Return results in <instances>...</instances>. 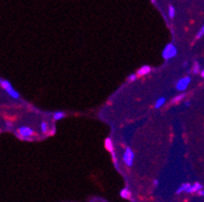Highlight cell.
<instances>
[{
  "label": "cell",
  "instance_id": "cell-8",
  "mask_svg": "<svg viewBox=\"0 0 204 202\" xmlns=\"http://www.w3.org/2000/svg\"><path fill=\"white\" fill-rule=\"evenodd\" d=\"M120 196L124 199H130L131 198V192H130L128 188H124V189H122L121 192H120Z\"/></svg>",
  "mask_w": 204,
  "mask_h": 202
},
{
  "label": "cell",
  "instance_id": "cell-4",
  "mask_svg": "<svg viewBox=\"0 0 204 202\" xmlns=\"http://www.w3.org/2000/svg\"><path fill=\"white\" fill-rule=\"evenodd\" d=\"M191 83V77L190 76H186V77H183L181 78L180 80L177 82L176 84V89L178 91H185L187 88H188V86L190 85Z\"/></svg>",
  "mask_w": 204,
  "mask_h": 202
},
{
  "label": "cell",
  "instance_id": "cell-12",
  "mask_svg": "<svg viewBox=\"0 0 204 202\" xmlns=\"http://www.w3.org/2000/svg\"><path fill=\"white\" fill-rule=\"evenodd\" d=\"M106 148H107L108 151H110L111 153L114 152V147H113V142L111 139H107L106 140Z\"/></svg>",
  "mask_w": 204,
  "mask_h": 202
},
{
  "label": "cell",
  "instance_id": "cell-2",
  "mask_svg": "<svg viewBox=\"0 0 204 202\" xmlns=\"http://www.w3.org/2000/svg\"><path fill=\"white\" fill-rule=\"evenodd\" d=\"M177 54H178V51H177L176 46L174 45V44L170 43L164 47V49L163 51V58L166 61H168V60H171V59L175 58L177 56Z\"/></svg>",
  "mask_w": 204,
  "mask_h": 202
},
{
  "label": "cell",
  "instance_id": "cell-16",
  "mask_svg": "<svg viewBox=\"0 0 204 202\" xmlns=\"http://www.w3.org/2000/svg\"><path fill=\"white\" fill-rule=\"evenodd\" d=\"M41 129H42V132H43L44 134H46V132H48V124H47V122H42V124H41Z\"/></svg>",
  "mask_w": 204,
  "mask_h": 202
},
{
  "label": "cell",
  "instance_id": "cell-20",
  "mask_svg": "<svg viewBox=\"0 0 204 202\" xmlns=\"http://www.w3.org/2000/svg\"><path fill=\"white\" fill-rule=\"evenodd\" d=\"M197 193L199 194L200 196H203V194H204V191H203V188H201L200 190H198L197 191Z\"/></svg>",
  "mask_w": 204,
  "mask_h": 202
},
{
  "label": "cell",
  "instance_id": "cell-13",
  "mask_svg": "<svg viewBox=\"0 0 204 202\" xmlns=\"http://www.w3.org/2000/svg\"><path fill=\"white\" fill-rule=\"evenodd\" d=\"M169 16H170V18H174L176 15V9H175V7L174 6H170L169 7Z\"/></svg>",
  "mask_w": 204,
  "mask_h": 202
},
{
  "label": "cell",
  "instance_id": "cell-21",
  "mask_svg": "<svg viewBox=\"0 0 204 202\" xmlns=\"http://www.w3.org/2000/svg\"><path fill=\"white\" fill-rule=\"evenodd\" d=\"M159 180H154V186H159Z\"/></svg>",
  "mask_w": 204,
  "mask_h": 202
},
{
  "label": "cell",
  "instance_id": "cell-15",
  "mask_svg": "<svg viewBox=\"0 0 204 202\" xmlns=\"http://www.w3.org/2000/svg\"><path fill=\"white\" fill-rule=\"evenodd\" d=\"M184 97H185V94H180V95L176 96L175 98H173V102L177 103V102H179V101H182L184 99Z\"/></svg>",
  "mask_w": 204,
  "mask_h": 202
},
{
  "label": "cell",
  "instance_id": "cell-23",
  "mask_svg": "<svg viewBox=\"0 0 204 202\" xmlns=\"http://www.w3.org/2000/svg\"><path fill=\"white\" fill-rule=\"evenodd\" d=\"M187 65H188V63H187V62H185V63L183 64V67H186Z\"/></svg>",
  "mask_w": 204,
  "mask_h": 202
},
{
  "label": "cell",
  "instance_id": "cell-1",
  "mask_svg": "<svg viewBox=\"0 0 204 202\" xmlns=\"http://www.w3.org/2000/svg\"><path fill=\"white\" fill-rule=\"evenodd\" d=\"M0 86L6 91L7 94L10 96V97L14 98V99H18L19 98V93L16 90L13 89V87H12L11 83L9 82V81L0 78Z\"/></svg>",
  "mask_w": 204,
  "mask_h": 202
},
{
  "label": "cell",
  "instance_id": "cell-22",
  "mask_svg": "<svg viewBox=\"0 0 204 202\" xmlns=\"http://www.w3.org/2000/svg\"><path fill=\"white\" fill-rule=\"evenodd\" d=\"M201 77H204V72H203V70H201Z\"/></svg>",
  "mask_w": 204,
  "mask_h": 202
},
{
  "label": "cell",
  "instance_id": "cell-14",
  "mask_svg": "<svg viewBox=\"0 0 204 202\" xmlns=\"http://www.w3.org/2000/svg\"><path fill=\"white\" fill-rule=\"evenodd\" d=\"M192 72L195 74V75H197V74L200 72V65H199L198 62H195L194 63V66H193V70Z\"/></svg>",
  "mask_w": 204,
  "mask_h": 202
},
{
  "label": "cell",
  "instance_id": "cell-7",
  "mask_svg": "<svg viewBox=\"0 0 204 202\" xmlns=\"http://www.w3.org/2000/svg\"><path fill=\"white\" fill-rule=\"evenodd\" d=\"M149 72H150V67H149V66H143V67H141L138 70L137 75H138V76H144V75H147Z\"/></svg>",
  "mask_w": 204,
  "mask_h": 202
},
{
  "label": "cell",
  "instance_id": "cell-17",
  "mask_svg": "<svg viewBox=\"0 0 204 202\" xmlns=\"http://www.w3.org/2000/svg\"><path fill=\"white\" fill-rule=\"evenodd\" d=\"M203 33H204V28L203 26H201L200 31H199L197 33V34H196V39H201L203 36Z\"/></svg>",
  "mask_w": 204,
  "mask_h": 202
},
{
  "label": "cell",
  "instance_id": "cell-9",
  "mask_svg": "<svg viewBox=\"0 0 204 202\" xmlns=\"http://www.w3.org/2000/svg\"><path fill=\"white\" fill-rule=\"evenodd\" d=\"M166 103V98L164 97H159L158 100L156 101V104H154V108L156 109H159V108H161L163 105Z\"/></svg>",
  "mask_w": 204,
  "mask_h": 202
},
{
  "label": "cell",
  "instance_id": "cell-5",
  "mask_svg": "<svg viewBox=\"0 0 204 202\" xmlns=\"http://www.w3.org/2000/svg\"><path fill=\"white\" fill-rule=\"evenodd\" d=\"M16 132H18V135H21V137H32V135L35 134L34 130L29 126H21L16 129Z\"/></svg>",
  "mask_w": 204,
  "mask_h": 202
},
{
  "label": "cell",
  "instance_id": "cell-3",
  "mask_svg": "<svg viewBox=\"0 0 204 202\" xmlns=\"http://www.w3.org/2000/svg\"><path fill=\"white\" fill-rule=\"evenodd\" d=\"M134 152L130 148H126L124 154H123V161L128 167H131L134 162Z\"/></svg>",
  "mask_w": 204,
  "mask_h": 202
},
{
  "label": "cell",
  "instance_id": "cell-11",
  "mask_svg": "<svg viewBox=\"0 0 204 202\" xmlns=\"http://www.w3.org/2000/svg\"><path fill=\"white\" fill-rule=\"evenodd\" d=\"M53 117L55 120H60V119H62V118L65 117V113L63 111H56L53 114Z\"/></svg>",
  "mask_w": 204,
  "mask_h": 202
},
{
  "label": "cell",
  "instance_id": "cell-19",
  "mask_svg": "<svg viewBox=\"0 0 204 202\" xmlns=\"http://www.w3.org/2000/svg\"><path fill=\"white\" fill-rule=\"evenodd\" d=\"M190 105H191L190 101H188V100H185V101H184V106H185V107H189Z\"/></svg>",
  "mask_w": 204,
  "mask_h": 202
},
{
  "label": "cell",
  "instance_id": "cell-10",
  "mask_svg": "<svg viewBox=\"0 0 204 202\" xmlns=\"http://www.w3.org/2000/svg\"><path fill=\"white\" fill-rule=\"evenodd\" d=\"M189 185H190L189 183H184V184H182V185H180L179 188L176 190V194H181V193H183V192H186Z\"/></svg>",
  "mask_w": 204,
  "mask_h": 202
},
{
  "label": "cell",
  "instance_id": "cell-24",
  "mask_svg": "<svg viewBox=\"0 0 204 202\" xmlns=\"http://www.w3.org/2000/svg\"><path fill=\"white\" fill-rule=\"evenodd\" d=\"M6 124H7V126H10V125H11V124H10V122H6Z\"/></svg>",
  "mask_w": 204,
  "mask_h": 202
},
{
  "label": "cell",
  "instance_id": "cell-18",
  "mask_svg": "<svg viewBox=\"0 0 204 202\" xmlns=\"http://www.w3.org/2000/svg\"><path fill=\"white\" fill-rule=\"evenodd\" d=\"M136 77H137V76H136V75H134V74L130 75V76H129V78H128V82H133V81L136 80Z\"/></svg>",
  "mask_w": 204,
  "mask_h": 202
},
{
  "label": "cell",
  "instance_id": "cell-6",
  "mask_svg": "<svg viewBox=\"0 0 204 202\" xmlns=\"http://www.w3.org/2000/svg\"><path fill=\"white\" fill-rule=\"evenodd\" d=\"M201 188H203L202 185H201L199 182H195L192 185H189V187L187 188L186 190V193H195V192H197L198 190H200Z\"/></svg>",
  "mask_w": 204,
  "mask_h": 202
}]
</instances>
